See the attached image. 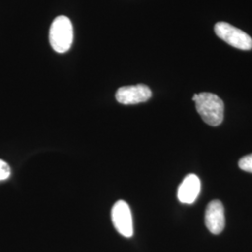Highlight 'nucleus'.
<instances>
[{"instance_id": "obj_4", "label": "nucleus", "mask_w": 252, "mask_h": 252, "mask_svg": "<svg viewBox=\"0 0 252 252\" xmlns=\"http://www.w3.org/2000/svg\"><path fill=\"white\" fill-rule=\"evenodd\" d=\"M111 219L115 229L123 236H133V218L130 207L126 202L120 200L114 204L111 210Z\"/></svg>"}, {"instance_id": "obj_2", "label": "nucleus", "mask_w": 252, "mask_h": 252, "mask_svg": "<svg viewBox=\"0 0 252 252\" xmlns=\"http://www.w3.org/2000/svg\"><path fill=\"white\" fill-rule=\"evenodd\" d=\"M73 42V26L65 16L54 19L50 29V43L55 52L63 54L67 52Z\"/></svg>"}, {"instance_id": "obj_3", "label": "nucleus", "mask_w": 252, "mask_h": 252, "mask_svg": "<svg viewBox=\"0 0 252 252\" xmlns=\"http://www.w3.org/2000/svg\"><path fill=\"white\" fill-rule=\"evenodd\" d=\"M214 31L217 36L229 45L242 51H250L252 49V36L228 23H217Z\"/></svg>"}, {"instance_id": "obj_1", "label": "nucleus", "mask_w": 252, "mask_h": 252, "mask_svg": "<svg viewBox=\"0 0 252 252\" xmlns=\"http://www.w3.org/2000/svg\"><path fill=\"white\" fill-rule=\"evenodd\" d=\"M196 110L203 121L208 126H220L223 121L224 104L215 94L201 93L192 97Z\"/></svg>"}, {"instance_id": "obj_5", "label": "nucleus", "mask_w": 252, "mask_h": 252, "mask_svg": "<svg viewBox=\"0 0 252 252\" xmlns=\"http://www.w3.org/2000/svg\"><path fill=\"white\" fill-rule=\"evenodd\" d=\"M153 95L151 89L145 84H137L121 87L116 93V99L124 105H135L143 103Z\"/></svg>"}, {"instance_id": "obj_9", "label": "nucleus", "mask_w": 252, "mask_h": 252, "mask_svg": "<svg viewBox=\"0 0 252 252\" xmlns=\"http://www.w3.org/2000/svg\"><path fill=\"white\" fill-rule=\"evenodd\" d=\"M10 176V167L5 161L0 159V181L7 180Z\"/></svg>"}, {"instance_id": "obj_6", "label": "nucleus", "mask_w": 252, "mask_h": 252, "mask_svg": "<svg viewBox=\"0 0 252 252\" xmlns=\"http://www.w3.org/2000/svg\"><path fill=\"white\" fill-rule=\"evenodd\" d=\"M205 222L211 234H220L225 227L224 207L220 201L213 200L207 205Z\"/></svg>"}, {"instance_id": "obj_7", "label": "nucleus", "mask_w": 252, "mask_h": 252, "mask_svg": "<svg viewBox=\"0 0 252 252\" xmlns=\"http://www.w3.org/2000/svg\"><path fill=\"white\" fill-rule=\"evenodd\" d=\"M201 191V181L194 174H189L181 182L178 189V198L183 204H192Z\"/></svg>"}, {"instance_id": "obj_8", "label": "nucleus", "mask_w": 252, "mask_h": 252, "mask_svg": "<svg viewBox=\"0 0 252 252\" xmlns=\"http://www.w3.org/2000/svg\"><path fill=\"white\" fill-rule=\"evenodd\" d=\"M238 165L244 171L252 173V154L242 157L238 162Z\"/></svg>"}]
</instances>
